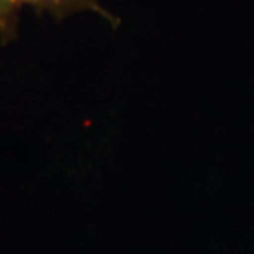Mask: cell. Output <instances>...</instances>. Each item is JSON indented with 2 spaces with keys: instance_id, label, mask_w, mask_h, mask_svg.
<instances>
[{
  "instance_id": "1",
  "label": "cell",
  "mask_w": 254,
  "mask_h": 254,
  "mask_svg": "<svg viewBox=\"0 0 254 254\" xmlns=\"http://www.w3.org/2000/svg\"><path fill=\"white\" fill-rule=\"evenodd\" d=\"M27 7L51 13L57 17H63L75 11L91 10L103 17L110 18L109 13L102 9V6L95 0H0V36L9 38L14 33L18 14Z\"/></svg>"
}]
</instances>
